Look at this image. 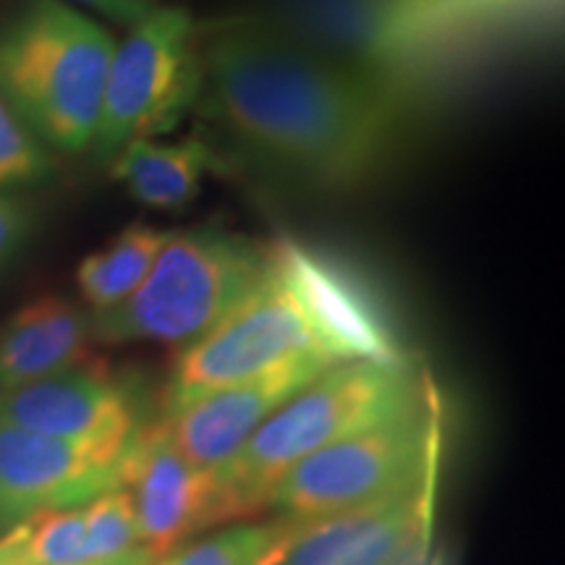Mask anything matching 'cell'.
Instances as JSON below:
<instances>
[{
	"label": "cell",
	"mask_w": 565,
	"mask_h": 565,
	"mask_svg": "<svg viewBox=\"0 0 565 565\" xmlns=\"http://www.w3.org/2000/svg\"><path fill=\"white\" fill-rule=\"evenodd\" d=\"M196 110L244 158L317 194H353L408 158L429 116L267 17L200 24Z\"/></svg>",
	"instance_id": "cell-1"
},
{
	"label": "cell",
	"mask_w": 565,
	"mask_h": 565,
	"mask_svg": "<svg viewBox=\"0 0 565 565\" xmlns=\"http://www.w3.org/2000/svg\"><path fill=\"white\" fill-rule=\"evenodd\" d=\"M265 17L433 118L550 45L563 0H280Z\"/></svg>",
	"instance_id": "cell-2"
},
{
	"label": "cell",
	"mask_w": 565,
	"mask_h": 565,
	"mask_svg": "<svg viewBox=\"0 0 565 565\" xmlns=\"http://www.w3.org/2000/svg\"><path fill=\"white\" fill-rule=\"evenodd\" d=\"M429 377L408 362H343L288 398L228 463L215 469L228 521L267 508L273 487L296 463L343 437L412 412Z\"/></svg>",
	"instance_id": "cell-3"
},
{
	"label": "cell",
	"mask_w": 565,
	"mask_h": 565,
	"mask_svg": "<svg viewBox=\"0 0 565 565\" xmlns=\"http://www.w3.org/2000/svg\"><path fill=\"white\" fill-rule=\"evenodd\" d=\"M116 40L66 0H26L0 24V95L47 150L82 154L100 121Z\"/></svg>",
	"instance_id": "cell-4"
},
{
	"label": "cell",
	"mask_w": 565,
	"mask_h": 565,
	"mask_svg": "<svg viewBox=\"0 0 565 565\" xmlns=\"http://www.w3.org/2000/svg\"><path fill=\"white\" fill-rule=\"evenodd\" d=\"M307 356L330 364L353 362L309 291L294 259L291 238H278L270 244V265L257 288L210 333L183 345L175 356L162 393V414L202 393Z\"/></svg>",
	"instance_id": "cell-5"
},
{
	"label": "cell",
	"mask_w": 565,
	"mask_h": 565,
	"mask_svg": "<svg viewBox=\"0 0 565 565\" xmlns=\"http://www.w3.org/2000/svg\"><path fill=\"white\" fill-rule=\"evenodd\" d=\"M270 265V244L221 228L171 231L145 282L108 315L92 317L100 343L189 345L249 296Z\"/></svg>",
	"instance_id": "cell-6"
},
{
	"label": "cell",
	"mask_w": 565,
	"mask_h": 565,
	"mask_svg": "<svg viewBox=\"0 0 565 565\" xmlns=\"http://www.w3.org/2000/svg\"><path fill=\"white\" fill-rule=\"evenodd\" d=\"M443 408L435 387L412 412L343 437L296 463L267 508L286 521H315L414 492L437 479Z\"/></svg>",
	"instance_id": "cell-7"
},
{
	"label": "cell",
	"mask_w": 565,
	"mask_h": 565,
	"mask_svg": "<svg viewBox=\"0 0 565 565\" xmlns=\"http://www.w3.org/2000/svg\"><path fill=\"white\" fill-rule=\"evenodd\" d=\"M200 95V24L186 9L152 6L116 42L92 154L108 166L129 141L171 134Z\"/></svg>",
	"instance_id": "cell-8"
},
{
	"label": "cell",
	"mask_w": 565,
	"mask_h": 565,
	"mask_svg": "<svg viewBox=\"0 0 565 565\" xmlns=\"http://www.w3.org/2000/svg\"><path fill=\"white\" fill-rule=\"evenodd\" d=\"M126 445L55 440L0 422V534L121 487Z\"/></svg>",
	"instance_id": "cell-9"
},
{
	"label": "cell",
	"mask_w": 565,
	"mask_h": 565,
	"mask_svg": "<svg viewBox=\"0 0 565 565\" xmlns=\"http://www.w3.org/2000/svg\"><path fill=\"white\" fill-rule=\"evenodd\" d=\"M121 490L131 500L141 545L158 557L228 521L215 471L189 463L168 440L160 419L141 424L126 445Z\"/></svg>",
	"instance_id": "cell-10"
},
{
	"label": "cell",
	"mask_w": 565,
	"mask_h": 565,
	"mask_svg": "<svg viewBox=\"0 0 565 565\" xmlns=\"http://www.w3.org/2000/svg\"><path fill=\"white\" fill-rule=\"evenodd\" d=\"M0 422L84 445H129L145 424L139 391L95 362L0 391Z\"/></svg>",
	"instance_id": "cell-11"
},
{
	"label": "cell",
	"mask_w": 565,
	"mask_h": 565,
	"mask_svg": "<svg viewBox=\"0 0 565 565\" xmlns=\"http://www.w3.org/2000/svg\"><path fill=\"white\" fill-rule=\"evenodd\" d=\"M330 366L335 364L324 359H294L257 377L202 393L189 404L162 414V429L189 463L215 471L228 463L288 398Z\"/></svg>",
	"instance_id": "cell-12"
},
{
	"label": "cell",
	"mask_w": 565,
	"mask_h": 565,
	"mask_svg": "<svg viewBox=\"0 0 565 565\" xmlns=\"http://www.w3.org/2000/svg\"><path fill=\"white\" fill-rule=\"evenodd\" d=\"M435 482L380 503L301 521L278 565H401L427 545Z\"/></svg>",
	"instance_id": "cell-13"
},
{
	"label": "cell",
	"mask_w": 565,
	"mask_h": 565,
	"mask_svg": "<svg viewBox=\"0 0 565 565\" xmlns=\"http://www.w3.org/2000/svg\"><path fill=\"white\" fill-rule=\"evenodd\" d=\"M92 315L63 296L26 301L0 324V391L92 362Z\"/></svg>",
	"instance_id": "cell-14"
},
{
	"label": "cell",
	"mask_w": 565,
	"mask_h": 565,
	"mask_svg": "<svg viewBox=\"0 0 565 565\" xmlns=\"http://www.w3.org/2000/svg\"><path fill=\"white\" fill-rule=\"evenodd\" d=\"M110 175L145 207L183 212L200 196L204 179L217 168V154L204 139L129 141L108 162Z\"/></svg>",
	"instance_id": "cell-15"
},
{
	"label": "cell",
	"mask_w": 565,
	"mask_h": 565,
	"mask_svg": "<svg viewBox=\"0 0 565 565\" xmlns=\"http://www.w3.org/2000/svg\"><path fill=\"white\" fill-rule=\"evenodd\" d=\"M171 231L147 223H131L118 231L103 249L87 254L76 270L79 288L89 315H108L118 309L150 275L154 259L166 246Z\"/></svg>",
	"instance_id": "cell-16"
},
{
	"label": "cell",
	"mask_w": 565,
	"mask_h": 565,
	"mask_svg": "<svg viewBox=\"0 0 565 565\" xmlns=\"http://www.w3.org/2000/svg\"><path fill=\"white\" fill-rule=\"evenodd\" d=\"M299 521L238 524L204 540L183 542L154 565H278L299 532Z\"/></svg>",
	"instance_id": "cell-17"
},
{
	"label": "cell",
	"mask_w": 565,
	"mask_h": 565,
	"mask_svg": "<svg viewBox=\"0 0 565 565\" xmlns=\"http://www.w3.org/2000/svg\"><path fill=\"white\" fill-rule=\"evenodd\" d=\"M87 561L84 508L40 513L0 534V565H79Z\"/></svg>",
	"instance_id": "cell-18"
},
{
	"label": "cell",
	"mask_w": 565,
	"mask_h": 565,
	"mask_svg": "<svg viewBox=\"0 0 565 565\" xmlns=\"http://www.w3.org/2000/svg\"><path fill=\"white\" fill-rule=\"evenodd\" d=\"M55 162L53 150H47L34 137L17 110L0 95V194L9 189L38 186L53 179Z\"/></svg>",
	"instance_id": "cell-19"
},
{
	"label": "cell",
	"mask_w": 565,
	"mask_h": 565,
	"mask_svg": "<svg viewBox=\"0 0 565 565\" xmlns=\"http://www.w3.org/2000/svg\"><path fill=\"white\" fill-rule=\"evenodd\" d=\"M84 508V529H87V561H105L139 547V526L131 500L126 490L116 487L97 494Z\"/></svg>",
	"instance_id": "cell-20"
},
{
	"label": "cell",
	"mask_w": 565,
	"mask_h": 565,
	"mask_svg": "<svg viewBox=\"0 0 565 565\" xmlns=\"http://www.w3.org/2000/svg\"><path fill=\"white\" fill-rule=\"evenodd\" d=\"M34 225V212L19 196L0 194V267L11 263L26 244Z\"/></svg>",
	"instance_id": "cell-21"
},
{
	"label": "cell",
	"mask_w": 565,
	"mask_h": 565,
	"mask_svg": "<svg viewBox=\"0 0 565 565\" xmlns=\"http://www.w3.org/2000/svg\"><path fill=\"white\" fill-rule=\"evenodd\" d=\"M74 3L100 13V17L116 21L121 26H134L152 9V0H74Z\"/></svg>",
	"instance_id": "cell-22"
},
{
	"label": "cell",
	"mask_w": 565,
	"mask_h": 565,
	"mask_svg": "<svg viewBox=\"0 0 565 565\" xmlns=\"http://www.w3.org/2000/svg\"><path fill=\"white\" fill-rule=\"evenodd\" d=\"M158 555H152L145 545L129 550V553H121L116 557H105V561H92V563H79V565H154Z\"/></svg>",
	"instance_id": "cell-23"
}]
</instances>
